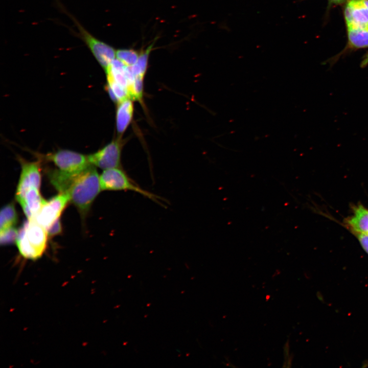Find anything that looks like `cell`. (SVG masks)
<instances>
[{
    "mask_svg": "<svg viewBox=\"0 0 368 368\" xmlns=\"http://www.w3.org/2000/svg\"><path fill=\"white\" fill-rule=\"evenodd\" d=\"M99 176L96 167L90 165L71 178L63 193L68 195L70 202L77 208L82 218H85L102 190Z\"/></svg>",
    "mask_w": 368,
    "mask_h": 368,
    "instance_id": "cell-1",
    "label": "cell"
},
{
    "mask_svg": "<svg viewBox=\"0 0 368 368\" xmlns=\"http://www.w3.org/2000/svg\"><path fill=\"white\" fill-rule=\"evenodd\" d=\"M48 237L45 228L35 219H28L19 229L16 241L20 255L33 261L40 258L46 250Z\"/></svg>",
    "mask_w": 368,
    "mask_h": 368,
    "instance_id": "cell-2",
    "label": "cell"
},
{
    "mask_svg": "<svg viewBox=\"0 0 368 368\" xmlns=\"http://www.w3.org/2000/svg\"><path fill=\"white\" fill-rule=\"evenodd\" d=\"M99 178L101 188L103 191H131L163 205L162 198L143 189L121 167L104 170Z\"/></svg>",
    "mask_w": 368,
    "mask_h": 368,
    "instance_id": "cell-3",
    "label": "cell"
},
{
    "mask_svg": "<svg viewBox=\"0 0 368 368\" xmlns=\"http://www.w3.org/2000/svg\"><path fill=\"white\" fill-rule=\"evenodd\" d=\"M39 156L52 163L59 171L69 175L79 174L91 165L87 155L70 150L61 149Z\"/></svg>",
    "mask_w": 368,
    "mask_h": 368,
    "instance_id": "cell-4",
    "label": "cell"
},
{
    "mask_svg": "<svg viewBox=\"0 0 368 368\" xmlns=\"http://www.w3.org/2000/svg\"><path fill=\"white\" fill-rule=\"evenodd\" d=\"M68 15L77 26L80 37L105 71L116 58V51L110 45L94 37L73 16Z\"/></svg>",
    "mask_w": 368,
    "mask_h": 368,
    "instance_id": "cell-5",
    "label": "cell"
},
{
    "mask_svg": "<svg viewBox=\"0 0 368 368\" xmlns=\"http://www.w3.org/2000/svg\"><path fill=\"white\" fill-rule=\"evenodd\" d=\"M123 144L121 136H118L101 149L87 155L89 164L103 170L121 167Z\"/></svg>",
    "mask_w": 368,
    "mask_h": 368,
    "instance_id": "cell-6",
    "label": "cell"
},
{
    "mask_svg": "<svg viewBox=\"0 0 368 368\" xmlns=\"http://www.w3.org/2000/svg\"><path fill=\"white\" fill-rule=\"evenodd\" d=\"M17 159L20 164L21 171L15 193L16 200L22 198L30 189L35 188L40 190L41 182L39 161H28L20 156Z\"/></svg>",
    "mask_w": 368,
    "mask_h": 368,
    "instance_id": "cell-7",
    "label": "cell"
},
{
    "mask_svg": "<svg viewBox=\"0 0 368 368\" xmlns=\"http://www.w3.org/2000/svg\"><path fill=\"white\" fill-rule=\"evenodd\" d=\"M70 202V197L67 194L59 193L49 200H45L34 219L46 229L60 218Z\"/></svg>",
    "mask_w": 368,
    "mask_h": 368,
    "instance_id": "cell-8",
    "label": "cell"
},
{
    "mask_svg": "<svg viewBox=\"0 0 368 368\" xmlns=\"http://www.w3.org/2000/svg\"><path fill=\"white\" fill-rule=\"evenodd\" d=\"M344 18L347 27L368 29V0H349Z\"/></svg>",
    "mask_w": 368,
    "mask_h": 368,
    "instance_id": "cell-9",
    "label": "cell"
},
{
    "mask_svg": "<svg viewBox=\"0 0 368 368\" xmlns=\"http://www.w3.org/2000/svg\"><path fill=\"white\" fill-rule=\"evenodd\" d=\"M17 201L27 219L30 220L35 218L45 200L41 196L40 190L33 188L28 190L23 197Z\"/></svg>",
    "mask_w": 368,
    "mask_h": 368,
    "instance_id": "cell-10",
    "label": "cell"
},
{
    "mask_svg": "<svg viewBox=\"0 0 368 368\" xmlns=\"http://www.w3.org/2000/svg\"><path fill=\"white\" fill-rule=\"evenodd\" d=\"M132 100L128 98L118 103L116 128L121 136L126 131L132 119L134 108Z\"/></svg>",
    "mask_w": 368,
    "mask_h": 368,
    "instance_id": "cell-11",
    "label": "cell"
},
{
    "mask_svg": "<svg viewBox=\"0 0 368 368\" xmlns=\"http://www.w3.org/2000/svg\"><path fill=\"white\" fill-rule=\"evenodd\" d=\"M347 222L356 233L368 234V210L359 205L354 209V215Z\"/></svg>",
    "mask_w": 368,
    "mask_h": 368,
    "instance_id": "cell-12",
    "label": "cell"
},
{
    "mask_svg": "<svg viewBox=\"0 0 368 368\" xmlns=\"http://www.w3.org/2000/svg\"><path fill=\"white\" fill-rule=\"evenodd\" d=\"M349 45L353 49L368 47V29L347 27Z\"/></svg>",
    "mask_w": 368,
    "mask_h": 368,
    "instance_id": "cell-13",
    "label": "cell"
},
{
    "mask_svg": "<svg viewBox=\"0 0 368 368\" xmlns=\"http://www.w3.org/2000/svg\"><path fill=\"white\" fill-rule=\"evenodd\" d=\"M18 221V213L13 202L7 204L1 209L0 212V231L15 226Z\"/></svg>",
    "mask_w": 368,
    "mask_h": 368,
    "instance_id": "cell-14",
    "label": "cell"
},
{
    "mask_svg": "<svg viewBox=\"0 0 368 368\" xmlns=\"http://www.w3.org/2000/svg\"><path fill=\"white\" fill-rule=\"evenodd\" d=\"M153 45V44H152L146 50L142 51L140 53L136 62L133 65L129 66L133 77L137 76L144 77L147 70L148 59Z\"/></svg>",
    "mask_w": 368,
    "mask_h": 368,
    "instance_id": "cell-15",
    "label": "cell"
},
{
    "mask_svg": "<svg viewBox=\"0 0 368 368\" xmlns=\"http://www.w3.org/2000/svg\"><path fill=\"white\" fill-rule=\"evenodd\" d=\"M144 76L134 77L128 86L129 98L132 100L141 101L143 96Z\"/></svg>",
    "mask_w": 368,
    "mask_h": 368,
    "instance_id": "cell-16",
    "label": "cell"
},
{
    "mask_svg": "<svg viewBox=\"0 0 368 368\" xmlns=\"http://www.w3.org/2000/svg\"><path fill=\"white\" fill-rule=\"evenodd\" d=\"M140 53L133 49H119L116 51V58L127 66L133 65L137 61Z\"/></svg>",
    "mask_w": 368,
    "mask_h": 368,
    "instance_id": "cell-17",
    "label": "cell"
},
{
    "mask_svg": "<svg viewBox=\"0 0 368 368\" xmlns=\"http://www.w3.org/2000/svg\"><path fill=\"white\" fill-rule=\"evenodd\" d=\"M19 230L15 226L0 231V243L2 245H8L16 243Z\"/></svg>",
    "mask_w": 368,
    "mask_h": 368,
    "instance_id": "cell-18",
    "label": "cell"
},
{
    "mask_svg": "<svg viewBox=\"0 0 368 368\" xmlns=\"http://www.w3.org/2000/svg\"><path fill=\"white\" fill-rule=\"evenodd\" d=\"M62 229V223L59 218L49 226L46 231L49 237H53L61 234Z\"/></svg>",
    "mask_w": 368,
    "mask_h": 368,
    "instance_id": "cell-19",
    "label": "cell"
},
{
    "mask_svg": "<svg viewBox=\"0 0 368 368\" xmlns=\"http://www.w3.org/2000/svg\"><path fill=\"white\" fill-rule=\"evenodd\" d=\"M358 238L364 250L368 254V234L359 233Z\"/></svg>",
    "mask_w": 368,
    "mask_h": 368,
    "instance_id": "cell-20",
    "label": "cell"
},
{
    "mask_svg": "<svg viewBox=\"0 0 368 368\" xmlns=\"http://www.w3.org/2000/svg\"><path fill=\"white\" fill-rule=\"evenodd\" d=\"M284 351V356L285 358V361L287 359L289 358L290 355H289V340H287V341L286 342L283 348Z\"/></svg>",
    "mask_w": 368,
    "mask_h": 368,
    "instance_id": "cell-21",
    "label": "cell"
},
{
    "mask_svg": "<svg viewBox=\"0 0 368 368\" xmlns=\"http://www.w3.org/2000/svg\"><path fill=\"white\" fill-rule=\"evenodd\" d=\"M368 65V53L365 55V56L364 57L363 60H362L360 66L361 67H364Z\"/></svg>",
    "mask_w": 368,
    "mask_h": 368,
    "instance_id": "cell-22",
    "label": "cell"
}]
</instances>
